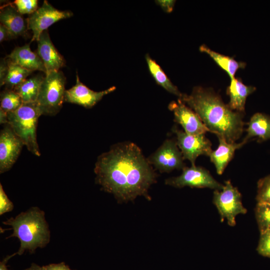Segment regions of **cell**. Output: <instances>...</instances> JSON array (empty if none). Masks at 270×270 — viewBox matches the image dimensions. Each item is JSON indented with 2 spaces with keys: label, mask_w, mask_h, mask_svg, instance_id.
I'll return each instance as SVG.
<instances>
[{
  "label": "cell",
  "mask_w": 270,
  "mask_h": 270,
  "mask_svg": "<svg viewBox=\"0 0 270 270\" xmlns=\"http://www.w3.org/2000/svg\"><path fill=\"white\" fill-rule=\"evenodd\" d=\"M96 182L120 202L138 196L150 200L148 190L156 174L140 148L132 142L118 143L101 154L95 164Z\"/></svg>",
  "instance_id": "6da1fadb"
},
{
  "label": "cell",
  "mask_w": 270,
  "mask_h": 270,
  "mask_svg": "<svg viewBox=\"0 0 270 270\" xmlns=\"http://www.w3.org/2000/svg\"><path fill=\"white\" fill-rule=\"evenodd\" d=\"M200 117L209 132L228 142L241 136L244 122L243 113L232 110L210 88L194 86L189 95L179 98Z\"/></svg>",
  "instance_id": "7a4b0ae2"
},
{
  "label": "cell",
  "mask_w": 270,
  "mask_h": 270,
  "mask_svg": "<svg viewBox=\"0 0 270 270\" xmlns=\"http://www.w3.org/2000/svg\"><path fill=\"white\" fill-rule=\"evenodd\" d=\"M3 224L11 226L13 230L8 238L16 237L20 240V246L16 252L19 256L26 250L34 253L38 248H44L50 241V231L44 212L38 207L22 212Z\"/></svg>",
  "instance_id": "3957f363"
},
{
  "label": "cell",
  "mask_w": 270,
  "mask_h": 270,
  "mask_svg": "<svg viewBox=\"0 0 270 270\" xmlns=\"http://www.w3.org/2000/svg\"><path fill=\"white\" fill-rule=\"evenodd\" d=\"M42 115L36 102H23L15 111L8 113V123L22 140L28 151L40 156L36 140V128Z\"/></svg>",
  "instance_id": "277c9868"
},
{
  "label": "cell",
  "mask_w": 270,
  "mask_h": 270,
  "mask_svg": "<svg viewBox=\"0 0 270 270\" xmlns=\"http://www.w3.org/2000/svg\"><path fill=\"white\" fill-rule=\"evenodd\" d=\"M66 82L60 70L46 74L36 101L42 115L54 116L61 110L64 102Z\"/></svg>",
  "instance_id": "5b68a950"
},
{
  "label": "cell",
  "mask_w": 270,
  "mask_h": 270,
  "mask_svg": "<svg viewBox=\"0 0 270 270\" xmlns=\"http://www.w3.org/2000/svg\"><path fill=\"white\" fill-rule=\"evenodd\" d=\"M213 202L218 211L222 221L226 219L228 224L232 226L236 225L237 215L247 212L242 204L240 193L229 180L225 182L222 190H214Z\"/></svg>",
  "instance_id": "8992f818"
},
{
  "label": "cell",
  "mask_w": 270,
  "mask_h": 270,
  "mask_svg": "<svg viewBox=\"0 0 270 270\" xmlns=\"http://www.w3.org/2000/svg\"><path fill=\"white\" fill-rule=\"evenodd\" d=\"M73 13L69 10H60L52 6L47 0L26 20L28 30L33 35L31 42L38 40L42 33L56 22L70 18Z\"/></svg>",
  "instance_id": "52a82bcc"
},
{
  "label": "cell",
  "mask_w": 270,
  "mask_h": 270,
  "mask_svg": "<svg viewBox=\"0 0 270 270\" xmlns=\"http://www.w3.org/2000/svg\"><path fill=\"white\" fill-rule=\"evenodd\" d=\"M165 184L178 188L190 186L220 190L223 187V185L216 181L208 170L196 165L184 167L180 176L166 179Z\"/></svg>",
  "instance_id": "ba28073f"
},
{
  "label": "cell",
  "mask_w": 270,
  "mask_h": 270,
  "mask_svg": "<svg viewBox=\"0 0 270 270\" xmlns=\"http://www.w3.org/2000/svg\"><path fill=\"white\" fill-rule=\"evenodd\" d=\"M184 160L176 141L170 139L166 140L148 158V162L161 172L182 170L185 167Z\"/></svg>",
  "instance_id": "9c48e42d"
},
{
  "label": "cell",
  "mask_w": 270,
  "mask_h": 270,
  "mask_svg": "<svg viewBox=\"0 0 270 270\" xmlns=\"http://www.w3.org/2000/svg\"><path fill=\"white\" fill-rule=\"evenodd\" d=\"M176 143L184 159L188 160L192 166H195L197 158L200 155L209 156L212 152V144L204 134L192 135L174 129Z\"/></svg>",
  "instance_id": "30bf717a"
},
{
  "label": "cell",
  "mask_w": 270,
  "mask_h": 270,
  "mask_svg": "<svg viewBox=\"0 0 270 270\" xmlns=\"http://www.w3.org/2000/svg\"><path fill=\"white\" fill-rule=\"evenodd\" d=\"M24 146V142L11 126L8 124H4L0 132V174L11 168Z\"/></svg>",
  "instance_id": "8fae6325"
},
{
  "label": "cell",
  "mask_w": 270,
  "mask_h": 270,
  "mask_svg": "<svg viewBox=\"0 0 270 270\" xmlns=\"http://www.w3.org/2000/svg\"><path fill=\"white\" fill-rule=\"evenodd\" d=\"M168 108L173 112L174 121L181 125L186 134H204L209 132L198 114L180 99L170 102Z\"/></svg>",
  "instance_id": "7c38bea8"
},
{
  "label": "cell",
  "mask_w": 270,
  "mask_h": 270,
  "mask_svg": "<svg viewBox=\"0 0 270 270\" xmlns=\"http://www.w3.org/2000/svg\"><path fill=\"white\" fill-rule=\"evenodd\" d=\"M116 89V86H112L102 91L94 92L84 84L77 74L76 84L65 92L64 102L86 108H91L104 96L112 92Z\"/></svg>",
  "instance_id": "4fadbf2b"
},
{
  "label": "cell",
  "mask_w": 270,
  "mask_h": 270,
  "mask_svg": "<svg viewBox=\"0 0 270 270\" xmlns=\"http://www.w3.org/2000/svg\"><path fill=\"white\" fill-rule=\"evenodd\" d=\"M37 42V54L44 64L46 74L58 71L65 66V60L53 44L48 30L42 33Z\"/></svg>",
  "instance_id": "5bb4252c"
},
{
  "label": "cell",
  "mask_w": 270,
  "mask_h": 270,
  "mask_svg": "<svg viewBox=\"0 0 270 270\" xmlns=\"http://www.w3.org/2000/svg\"><path fill=\"white\" fill-rule=\"evenodd\" d=\"M6 58L32 72L39 70L46 73L42 59L37 53L32 51L30 44L16 47Z\"/></svg>",
  "instance_id": "9a60e30c"
},
{
  "label": "cell",
  "mask_w": 270,
  "mask_h": 270,
  "mask_svg": "<svg viewBox=\"0 0 270 270\" xmlns=\"http://www.w3.org/2000/svg\"><path fill=\"white\" fill-rule=\"evenodd\" d=\"M0 21L7 28L12 38L26 34L27 24L15 6L8 4L1 8Z\"/></svg>",
  "instance_id": "2e32d148"
},
{
  "label": "cell",
  "mask_w": 270,
  "mask_h": 270,
  "mask_svg": "<svg viewBox=\"0 0 270 270\" xmlns=\"http://www.w3.org/2000/svg\"><path fill=\"white\" fill-rule=\"evenodd\" d=\"M219 145L216 150L212 151L209 156L214 164L216 172L222 174L228 162L232 159L236 150L240 148L246 142H228L224 138H218Z\"/></svg>",
  "instance_id": "e0dca14e"
},
{
  "label": "cell",
  "mask_w": 270,
  "mask_h": 270,
  "mask_svg": "<svg viewBox=\"0 0 270 270\" xmlns=\"http://www.w3.org/2000/svg\"><path fill=\"white\" fill-rule=\"evenodd\" d=\"M256 90L254 86L244 84L240 78L231 79L226 90L230 96L228 106L233 110L243 113L247 97Z\"/></svg>",
  "instance_id": "ac0fdd59"
},
{
  "label": "cell",
  "mask_w": 270,
  "mask_h": 270,
  "mask_svg": "<svg viewBox=\"0 0 270 270\" xmlns=\"http://www.w3.org/2000/svg\"><path fill=\"white\" fill-rule=\"evenodd\" d=\"M247 134L243 140L246 142L252 138H257L258 142L270 138V116L264 114H254L248 124Z\"/></svg>",
  "instance_id": "d6986e66"
},
{
  "label": "cell",
  "mask_w": 270,
  "mask_h": 270,
  "mask_svg": "<svg viewBox=\"0 0 270 270\" xmlns=\"http://www.w3.org/2000/svg\"><path fill=\"white\" fill-rule=\"evenodd\" d=\"M44 78L41 74L33 76L14 89L20 95L22 102H36Z\"/></svg>",
  "instance_id": "ffe728a7"
},
{
  "label": "cell",
  "mask_w": 270,
  "mask_h": 270,
  "mask_svg": "<svg viewBox=\"0 0 270 270\" xmlns=\"http://www.w3.org/2000/svg\"><path fill=\"white\" fill-rule=\"evenodd\" d=\"M200 50L210 56L220 68L226 72L230 80L235 78L234 75L238 69L243 68L246 66L245 63L237 62L232 58L214 52L204 44L200 47Z\"/></svg>",
  "instance_id": "44dd1931"
},
{
  "label": "cell",
  "mask_w": 270,
  "mask_h": 270,
  "mask_svg": "<svg viewBox=\"0 0 270 270\" xmlns=\"http://www.w3.org/2000/svg\"><path fill=\"white\" fill-rule=\"evenodd\" d=\"M145 58L149 71L156 82L166 91L181 98L183 94L171 82L160 65L148 54Z\"/></svg>",
  "instance_id": "7402d4cb"
},
{
  "label": "cell",
  "mask_w": 270,
  "mask_h": 270,
  "mask_svg": "<svg viewBox=\"0 0 270 270\" xmlns=\"http://www.w3.org/2000/svg\"><path fill=\"white\" fill-rule=\"evenodd\" d=\"M8 60V72L4 85L6 88L14 90L26 80L32 72L26 69L10 59Z\"/></svg>",
  "instance_id": "603a6c76"
},
{
  "label": "cell",
  "mask_w": 270,
  "mask_h": 270,
  "mask_svg": "<svg viewBox=\"0 0 270 270\" xmlns=\"http://www.w3.org/2000/svg\"><path fill=\"white\" fill-rule=\"evenodd\" d=\"M0 109L7 114L15 111L22 104L20 95L14 90L6 88L0 93Z\"/></svg>",
  "instance_id": "cb8c5ba5"
},
{
  "label": "cell",
  "mask_w": 270,
  "mask_h": 270,
  "mask_svg": "<svg viewBox=\"0 0 270 270\" xmlns=\"http://www.w3.org/2000/svg\"><path fill=\"white\" fill-rule=\"evenodd\" d=\"M255 213L260 233L270 230V204L257 203Z\"/></svg>",
  "instance_id": "d4e9b609"
},
{
  "label": "cell",
  "mask_w": 270,
  "mask_h": 270,
  "mask_svg": "<svg viewBox=\"0 0 270 270\" xmlns=\"http://www.w3.org/2000/svg\"><path fill=\"white\" fill-rule=\"evenodd\" d=\"M256 200L257 203H265L270 204V175L266 176L258 181Z\"/></svg>",
  "instance_id": "484cf974"
},
{
  "label": "cell",
  "mask_w": 270,
  "mask_h": 270,
  "mask_svg": "<svg viewBox=\"0 0 270 270\" xmlns=\"http://www.w3.org/2000/svg\"><path fill=\"white\" fill-rule=\"evenodd\" d=\"M14 4L21 14H31L38 8L37 0H16Z\"/></svg>",
  "instance_id": "4316f807"
},
{
  "label": "cell",
  "mask_w": 270,
  "mask_h": 270,
  "mask_svg": "<svg viewBox=\"0 0 270 270\" xmlns=\"http://www.w3.org/2000/svg\"><path fill=\"white\" fill-rule=\"evenodd\" d=\"M256 250L260 255L270 258V230L260 233Z\"/></svg>",
  "instance_id": "83f0119b"
},
{
  "label": "cell",
  "mask_w": 270,
  "mask_h": 270,
  "mask_svg": "<svg viewBox=\"0 0 270 270\" xmlns=\"http://www.w3.org/2000/svg\"><path fill=\"white\" fill-rule=\"evenodd\" d=\"M13 208V203L8 198L0 184V215L11 212Z\"/></svg>",
  "instance_id": "f1b7e54d"
},
{
  "label": "cell",
  "mask_w": 270,
  "mask_h": 270,
  "mask_svg": "<svg viewBox=\"0 0 270 270\" xmlns=\"http://www.w3.org/2000/svg\"><path fill=\"white\" fill-rule=\"evenodd\" d=\"M24 270H73L66 264L64 262L59 264H51L46 266H40L35 263H32L30 266Z\"/></svg>",
  "instance_id": "f546056e"
},
{
  "label": "cell",
  "mask_w": 270,
  "mask_h": 270,
  "mask_svg": "<svg viewBox=\"0 0 270 270\" xmlns=\"http://www.w3.org/2000/svg\"><path fill=\"white\" fill-rule=\"evenodd\" d=\"M8 58H2L0 62V86L4 85L8 72Z\"/></svg>",
  "instance_id": "4dcf8cb0"
},
{
  "label": "cell",
  "mask_w": 270,
  "mask_h": 270,
  "mask_svg": "<svg viewBox=\"0 0 270 270\" xmlns=\"http://www.w3.org/2000/svg\"><path fill=\"white\" fill-rule=\"evenodd\" d=\"M156 4L166 12H171L174 8L176 1L173 0H156Z\"/></svg>",
  "instance_id": "1f68e13d"
},
{
  "label": "cell",
  "mask_w": 270,
  "mask_h": 270,
  "mask_svg": "<svg viewBox=\"0 0 270 270\" xmlns=\"http://www.w3.org/2000/svg\"><path fill=\"white\" fill-rule=\"evenodd\" d=\"M12 38L7 28L3 24H0V42Z\"/></svg>",
  "instance_id": "d6a6232c"
},
{
  "label": "cell",
  "mask_w": 270,
  "mask_h": 270,
  "mask_svg": "<svg viewBox=\"0 0 270 270\" xmlns=\"http://www.w3.org/2000/svg\"><path fill=\"white\" fill-rule=\"evenodd\" d=\"M16 254H17V252L6 256L0 262V270H8L6 266L8 261Z\"/></svg>",
  "instance_id": "836d02e7"
},
{
  "label": "cell",
  "mask_w": 270,
  "mask_h": 270,
  "mask_svg": "<svg viewBox=\"0 0 270 270\" xmlns=\"http://www.w3.org/2000/svg\"><path fill=\"white\" fill-rule=\"evenodd\" d=\"M0 122L3 125L8 123V114L1 109H0Z\"/></svg>",
  "instance_id": "e575fe53"
}]
</instances>
